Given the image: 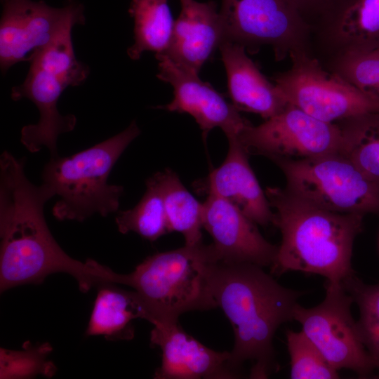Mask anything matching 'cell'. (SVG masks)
Instances as JSON below:
<instances>
[{
    "mask_svg": "<svg viewBox=\"0 0 379 379\" xmlns=\"http://www.w3.org/2000/svg\"><path fill=\"white\" fill-rule=\"evenodd\" d=\"M26 159L8 151L0 156V291L42 283L62 272L74 278L81 292L109 282L112 270L88 259L68 255L51 234L44 206L55 196L47 184L32 183L25 173Z\"/></svg>",
    "mask_w": 379,
    "mask_h": 379,
    "instance_id": "6da1fadb",
    "label": "cell"
},
{
    "mask_svg": "<svg viewBox=\"0 0 379 379\" xmlns=\"http://www.w3.org/2000/svg\"><path fill=\"white\" fill-rule=\"evenodd\" d=\"M263 267L251 263L218 261L212 278L216 307L229 319L234 335L232 367L240 374L251 364L249 378H267L277 369L273 339L278 328L293 320L303 294L279 284Z\"/></svg>",
    "mask_w": 379,
    "mask_h": 379,
    "instance_id": "7a4b0ae2",
    "label": "cell"
},
{
    "mask_svg": "<svg viewBox=\"0 0 379 379\" xmlns=\"http://www.w3.org/2000/svg\"><path fill=\"white\" fill-rule=\"evenodd\" d=\"M265 192L274 209L272 225L281 234L271 274L302 272L340 284L354 274L353 245L364 215L322 208L286 188L267 187Z\"/></svg>",
    "mask_w": 379,
    "mask_h": 379,
    "instance_id": "3957f363",
    "label": "cell"
},
{
    "mask_svg": "<svg viewBox=\"0 0 379 379\" xmlns=\"http://www.w3.org/2000/svg\"><path fill=\"white\" fill-rule=\"evenodd\" d=\"M218 261L212 244L185 245L147 257L129 274L115 272L113 283L138 293L151 324L178 321L187 312L216 308L212 278Z\"/></svg>",
    "mask_w": 379,
    "mask_h": 379,
    "instance_id": "277c9868",
    "label": "cell"
},
{
    "mask_svg": "<svg viewBox=\"0 0 379 379\" xmlns=\"http://www.w3.org/2000/svg\"><path fill=\"white\" fill-rule=\"evenodd\" d=\"M140 134L135 121L123 131L67 157L51 156L44 165L42 182L59 197L52 208L58 220L83 222L95 214L116 213L124 192L121 185L107 182L114 166Z\"/></svg>",
    "mask_w": 379,
    "mask_h": 379,
    "instance_id": "5b68a950",
    "label": "cell"
},
{
    "mask_svg": "<svg viewBox=\"0 0 379 379\" xmlns=\"http://www.w3.org/2000/svg\"><path fill=\"white\" fill-rule=\"evenodd\" d=\"M72 29H66L32 58L25 81L11 91L13 100L28 99L39 112L38 122L25 126L20 132L21 143L32 153L46 147L51 156L58 154L59 135L72 131L77 124L74 114L62 115L57 106L62 92L81 85L90 72L75 55Z\"/></svg>",
    "mask_w": 379,
    "mask_h": 379,
    "instance_id": "8992f818",
    "label": "cell"
},
{
    "mask_svg": "<svg viewBox=\"0 0 379 379\" xmlns=\"http://www.w3.org/2000/svg\"><path fill=\"white\" fill-rule=\"evenodd\" d=\"M293 194L322 208L345 214H379V182L340 152L274 160Z\"/></svg>",
    "mask_w": 379,
    "mask_h": 379,
    "instance_id": "52a82bcc",
    "label": "cell"
},
{
    "mask_svg": "<svg viewBox=\"0 0 379 379\" xmlns=\"http://www.w3.org/2000/svg\"><path fill=\"white\" fill-rule=\"evenodd\" d=\"M226 41L255 53L263 46L281 61L295 53L312 54L311 28L293 0H222Z\"/></svg>",
    "mask_w": 379,
    "mask_h": 379,
    "instance_id": "ba28073f",
    "label": "cell"
},
{
    "mask_svg": "<svg viewBox=\"0 0 379 379\" xmlns=\"http://www.w3.org/2000/svg\"><path fill=\"white\" fill-rule=\"evenodd\" d=\"M289 58L290 67L272 77L288 103L333 124L379 111V99L328 70L312 55L295 53Z\"/></svg>",
    "mask_w": 379,
    "mask_h": 379,
    "instance_id": "9c48e42d",
    "label": "cell"
},
{
    "mask_svg": "<svg viewBox=\"0 0 379 379\" xmlns=\"http://www.w3.org/2000/svg\"><path fill=\"white\" fill-rule=\"evenodd\" d=\"M325 288L323 301L315 307L298 304L293 320L337 371L349 369L361 378L372 375L375 365L352 317V296L340 283L326 281Z\"/></svg>",
    "mask_w": 379,
    "mask_h": 379,
    "instance_id": "30bf717a",
    "label": "cell"
},
{
    "mask_svg": "<svg viewBox=\"0 0 379 379\" xmlns=\"http://www.w3.org/2000/svg\"><path fill=\"white\" fill-rule=\"evenodd\" d=\"M238 140L249 154L298 160L340 152L343 135L338 124L327 123L288 104L258 126H247Z\"/></svg>",
    "mask_w": 379,
    "mask_h": 379,
    "instance_id": "8fae6325",
    "label": "cell"
},
{
    "mask_svg": "<svg viewBox=\"0 0 379 379\" xmlns=\"http://www.w3.org/2000/svg\"><path fill=\"white\" fill-rule=\"evenodd\" d=\"M0 67L5 74L18 62L30 61L69 28L85 23L84 8L76 0L53 7L42 0H1Z\"/></svg>",
    "mask_w": 379,
    "mask_h": 379,
    "instance_id": "7c38bea8",
    "label": "cell"
},
{
    "mask_svg": "<svg viewBox=\"0 0 379 379\" xmlns=\"http://www.w3.org/2000/svg\"><path fill=\"white\" fill-rule=\"evenodd\" d=\"M159 61L157 77L173 88V99L157 108L187 113L199 125L205 140L214 128H221L227 138H238L251 124L239 111L207 82L174 63L165 55H155Z\"/></svg>",
    "mask_w": 379,
    "mask_h": 379,
    "instance_id": "4fadbf2b",
    "label": "cell"
},
{
    "mask_svg": "<svg viewBox=\"0 0 379 379\" xmlns=\"http://www.w3.org/2000/svg\"><path fill=\"white\" fill-rule=\"evenodd\" d=\"M311 36L320 62L379 46V0H334L312 25Z\"/></svg>",
    "mask_w": 379,
    "mask_h": 379,
    "instance_id": "5bb4252c",
    "label": "cell"
},
{
    "mask_svg": "<svg viewBox=\"0 0 379 379\" xmlns=\"http://www.w3.org/2000/svg\"><path fill=\"white\" fill-rule=\"evenodd\" d=\"M201 220L219 261L262 267L274 263L278 246L266 240L257 225L225 199L208 193L202 203Z\"/></svg>",
    "mask_w": 379,
    "mask_h": 379,
    "instance_id": "9a60e30c",
    "label": "cell"
},
{
    "mask_svg": "<svg viewBox=\"0 0 379 379\" xmlns=\"http://www.w3.org/2000/svg\"><path fill=\"white\" fill-rule=\"evenodd\" d=\"M150 343L161 350L155 379H233L243 376L231 366L230 352L215 351L187 334L178 321H157Z\"/></svg>",
    "mask_w": 379,
    "mask_h": 379,
    "instance_id": "2e32d148",
    "label": "cell"
},
{
    "mask_svg": "<svg viewBox=\"0 0 379 379\" xmlns=\"http://www.w3.org/2000/svg\"><path fill=\"white\" fill-rule=\"evenodd\" d=\"M181 10L174 22L164 54L174 63L199 74L202 66L226 41L222 20L215 1L180 0Z\"/></svg>",
    "mask_w": 379,
    "mask_h": 379,
    "instance_id": "e0dca14e",
    "label": "cell"
},
{
    "mask_svg": "<svg viewBox=\"0 0 379 379\" xmlns=\"http://www.w3.org/2000/svg\"><path fill=\"white\" fill-rule=\"evenodd\" d=\"M227 140L229 146L225 159L203 182L197 185L199 190L218 194L256 225L272 224L274 212L249 164V154L238 138H227Z\"/></svg>",
    "mask_w": 379,
    "mask_h": 379,
    "instance_id": "ac0fdd59",
    "label": "cell"
},
{
    "mask_svg": "<svg viewBox=\"0 0 379 379\" xmlns=\"http://www.w3.org/2000/svg\"><path fill=\"white\" fill-rule=\"evenodd\" d=\"M219 49L226 70L229 95L239 112L258 114L266 120L287 106L288 103L280 90L260 72L244 46L225 41Z\"/></svg>",
    "mask_w": 379,
    "mask_h": 379,
    "instance_id": "d6986e66",
    "label": "cell"
},
{
    "mask_svg": "<svg viewBox=\"0 0 379 379\" xmlns=\"http://www.w3.org/2000/svg\"><path fill=\"white\" fill-rule=\"evenodd\" d=\"M91 314L86 334L100 335L108 340H131L134 337L133 321L147 320V312L138 293L102 282Z\"/></svg>",
    "mask_w": 379,
    "mask_h": 379,
    "instance_id": "ffe728a7",
    "label": "cell"
},
{
    "mask_svg": "<svg viewBox=\"0 0 379 379\" xmlns=\"http://www.w3.org/2000/svg\"><path fill=\"white\" fill-rule=\"evenodd\" d=\"M161 190L168 232H178L186 246L202 242V203L186 189L176 173L170 168L153 175Z\"/></svg>",
    "mask_w": 379,
    "mask_h": 379,
    "instance_id": "44dd1931",
    "label": "cell"
},
{
    "mask_svg": "<svg viewBox=\"0 0 379 379\" xmlns=\"http://www.w3.org/2000/svg\"><path fill=\"white\" fill-rule=\"evenodd\" d=\"M128 13L134 22V44L127 49L130 58L139 60L145 51L164 54L175 22L168 0H131Z\"/></svg>",
    "mask_w": 379,
    "mask_h": 379,
    "instance_id": "7402d4cb",
    "label": "cell"
},
{
    "mask_svg": "<svg viewBox=\"0 0 379 379\" xmlns=\"http://www.w3.org/2000/svg\"><path fill=\"white\" fill-rule=\"evenodd\" d=\"M342 131L340 152L379 182V111L336 123Z\"/></svg>",
    "mask_w": 379,
    "mask_h": 379,
    "instance_id": "603a6c76",
    "label": "cell"
},
{
    "mask_svg": "<svg viewBox=\"0 0 379 379\" xmlns=\"http://www.w3.org/2000/svg\"><path fill=\"white\" fill-rule=\"evenodd\" d=\"M147 190L132 208L119 211L115 222L122 234L133 232L143 239L154 241L168 233L162 194L153 177L146 181Z\"/></svg>",
    "mask_w": 379,
    "mask_h": 379,
    "instance_id": "cb8c5ba5",
    "label": "cell"
},
{
    "mask_svg": "<svg viewBox=\"0 0 379 379\" xmlns=\"http://www.w3.org/2000/svg\"><path fill=\"white\" fill-rule=\"evenodd\" d=\"M342 284L359 307V332L379 376V283L366 284L353 274Z\"/></svg>",
    "mask_w": 379,
    "mask_h": 379,
    "instance_id": "d4e9b609",
    "label": "cell"
},
{
    "mask_svg": "<svg viewBox=\"0 0 379 379\" xmlns=\"http://www.w3.org/2000/svg\"><path fill=\"white\" fill-rule=\"evenodd\" d=\"M321 62L328 70L379 99V46L347 51Z\"/></svg>",
    "mask_w": 379,
    "mask_h": 379,
    "instance_id": "484cf974",
    "label": "cell"
},
{
    "mask_svg": "<svg viewBox=\"0 0 379 379\" xmlns=\"http://www.w3.org/2000/svg\"><path fill=\"white\" fill-rule=\"evenodd\" d=\"M286 345L291 379H335L339 374L304 332L288 330Z\"/></svg>",
    "mask_w": 379,
    "mask_h": 379,
    "instance_id": "4316f807",
    "label": "cell"
},
{
    "mask_svg": "<svg viewBox=\"0 0 379 379\" xmlns=\"http://www.w3.org/2000/svg\"><path fill=\"white\" fill-rule=\"evenodd\" d=\"M53 348L50 343L24 344L23 350L0 349V378H32L53 376L57 371L48 359Z\"/></svg>",
    "mask_w": 379,
    "mask_h": 379,
    "instance_id": "83f0119b",
    "label": "cell"
},
{
    "mask_svg": "<svg viewBox=\"0 0 379 379\" xmlns=\"http://www.w3.org/2000/svg\"><path fill=\"white\" fill-rule=\"evenodd\" d=\"M310 28L314 21L334 0H293Z\"/></svg>",
    "mask_w": 379,
    "mask_h": 379,
    "instance_id": "f1b7e54d",
    "label": "cell"
}]
</instances>
